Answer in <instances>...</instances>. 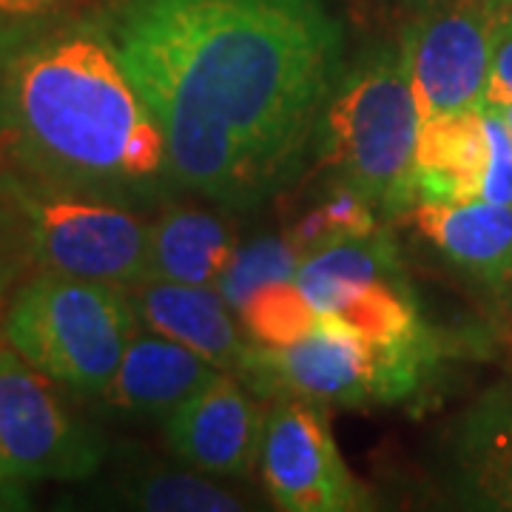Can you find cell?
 Wrapping results in <instances>:
<instances>
[{
  "label": "cell",
  "instance_id": "obj_17",
  "mask_svg": "<svg viewBox=\"0 0 512 512\" xmlns=\"http://www.w3.org/2000/svg\"><path fill=\"white\" fill-rule=\"evenodd\" d=\"M458 467L490 507L512 510V396L473 407L458 436Z\"/></svg>",
  "mask_w": 512,
  "mask_h": 512
},
{
  "label": "cell",
  "instance_id": "obj_14",
  "mask_svg": "<svg viewBox=\"0 0 512 512\" xmlns=\"http://www.w3.org/2000/svg\"><path fill=\"white\" fill-rule=\"evenodd\" d=\"M407 217L453 268L490 288L512 282V205L416 202Z\"/></svg>",
  "mask_w": 512,
  "mask_h": 512
},
{
  "label": "cell",
  "instance_id": "obj_19",
  "mask_svg": "<svg viewBox=\"0 0 512 512\" xmlns=\"http://www.w3.org/2000/svg\"><path fill=\"white\" fill-rule=\"evenodd\" d=\"M379 228V214L362 194H356L348 185L330 183L325 200L313 205L285 237L302 251V256H308L342 239L367 237Z\"/></svg>",
  "mask_w": 512,
  "mask_h": 512
},
{
  "label": "cell",
  "instance_id": "obj_23",
  "mask_svg": "<svg viewBox=\"0 0 512 512\" xmlns=\"http://www.w3.org/2000/svg\"><path fill=\"white\" fill-rule=\"evenodd\" d=\"M57 0H0V15L3 18H29L37 12H46Z\"/></svg>",
  "mask_w": 512,
  "mask_h": 512
},
{
  "label": "cell",
  "instance_id": "obj_11",
  "mask_svg": "<svg viewBox=\"0 0 512 512\" xmlns=\"http://www.w3.org/2000/svg\"><path fill=\"white\" fill-rule=\"evenodd\" d=\"M268 416L234 373H220L168 419L163 433L177 461L217 478H245L262 461Z\"/></svg>",
  "mask_w": 512,
  "mask_h": 512
},
{
  "label": "cell",
  "instance_id": "obj_27",
  "mask_svg": "<svg viewBox=\"0 0 512 512\" xmlns=\"http://www.w3.org/2000/svg\"><path fill=\"white\" fill-rule=\"evenodd\" d=\"M3 313L6 311H0V353L9 348V342H6V333H3Z\"/></svg>",
  "mask_w": 512,
  "mask_h": 512
},
{
  "label": "cell",
  "instance_id": "obj_16",
  "mask_svg": "<svg viewBox=\"0 0 512 512\" xmlns=\"http://www.w3.org/2000/svg\"><path fill=\"white\" fill-rule=\"evenodd\" d=\"M114 498L131 510L148 512H239L248 510V498L220 484L217 476L194 467L137 464L111 484Z\"/></svg>",
  "mask_w": 512,
  "mask_h": 512
},
{
  "label": "cell",
  "instance_id": "obj_21",
  "mask_svg": "<svg viewBox=\"0 0 512 512\" xmlns=\"http://www.w3.org/2000/svg\"><path fill=\"white\" fill-rule=\"evenodd\" d=\"M26 268H32L26 225L20 220V211L12 197L0 185V311H6L9 288L18 282V276Z\"/></svg>",
  "mask_w": 512,
  "mask_h": 512
},
{
  "label": "cell",
  "instance_id": "obj_15",
  "mask_svg": "<svg viewBox=\"0 0 512 512\" xmlns=\"http://www.w3.org/2000/svg\"><path fill=\"white\" fill-rule=\"evenodd\" d=\"M237 248V237L220 214L168 205L151 222L148 279L217 288Z\"/></svg>",
  "mask_w": 512,
  "mask_h": 512
},
{
  "label": "cell",
  "instance_id": "obj_8",
  "mask_svg": "<svg viewBox=\"0 0 512 512\" xmlns=\"http://www.w3.org/2000/svg\"><path fill=\"white\" fill-rule=\"evenodd\" d=\"M507 12L498 0H439L402 20L399 46L421 120L484 103Z\"/></svg>",
  "mask_w": 512,
  "mask_h": 512
},
{
  "label": "cell",
  "instance_id": "obj_22",
  "mask_svg": "<svg viewBox=\"0 0 512 512\" xmlns=\"http://www.w3.org/2000/svg\"><path fill=\"white\" fill-rule=\"evenodd\" d=\"M507 103H512V6L495 37L493 66L484 92V106L490 109H501Z\"/></svg>",
  "mask_w": 512,
  "mask_h": 512
},
{
  "label": "cell",
  "instance_id": "obj_4",
  "mask_svg": "<svg viewBox=\"0 0 512 512\" xmlns=\"http://www.w3.org/2000/svg\"><path fill=\"white\" fill-rule=\"evenodd\" d=\"M140 316L126 285L37 274L3 313L9 348L80 396H103Z\"/></svg>",
  "mask_w": 512,
  "mask_h": 512
},
{
  "label": "cell",
  "instance_id": "obj_5",
  "mask_svg": "<svg viewBox=\"0 0 512 512\" xmlns=\"http://www.w3.org/2000/svg\"><path fill=\"white\" fill-rule=\"evenodd\" d=\"M0 185L26 225L37 274L126 288L148 279L151 220L128 208V202L20 177H3Z\"/></svg>",
  "mask_w": 512,
  "mask_h": 512
},
{
  "label": "cell",
  "instance_id": "obj_1",
  "mask_svg": "<svg viewBox=\"0 0 512 512\" xmlns=\"http://www.w3.org/2000/svg\"><path fill=\"white\" fill-rule=\"evenodd\" d=\"M106 32L174 188L251 211L299 183L348 63L325 0H120Z\"/></svg>",
  "mask_w": 512,
  "mask_h": 512
},
{
  "label": "cell",
  "instance_id": "obj_10",
  "mask_svg": "<svg viewBox=\"0 0 512 512\" xmlns=\"http://www.w3.org/2000/svg\"><path fill=\"white\" fill-rule=\"evenodd\" d=\"M512 205V131L484 103L421 120L416 202Z\"/></svg>",
  "mask_w": 512,
  "mask_h": 512
},
{
  "label": "cell",
  "instance_id": "obj_9",
  "mask_svg": "<svg viewBox=\"0 0 512 512\" xmlns=\"http://www.w3.org/2000/svg\"><path fill=\"white\" fill-rule=\"evenodd\" d=\"M262 481L279 510L353 512L370 507L367 490L348 470L319 404L285 399L268 413Z\"/></svg>",
  "mask_w": 512,
  "mask_h": 512
},
{
  "label": "cell",
  "instance_id": "obj_26",
  "mask_svg": "<svg viewBox=\"0 0 512 512\" xmlns=\"http://www.w3.org/2000/svg\"><path fill=\"white\" fill-rule=\"evenodd\" d=\"M0 507H18V501L6 493V490H0Z\"/></svg>",
  "mask_w": 512,
  "mask_h": 512
},
{
  "label": "cell",
  "instance_id": "obj_2",
  "mask_svg": "<svg viewBox=\"0 0 512 512\" xmlns=\"http://www.w3.org/2000/svg\"><path fill=\"white\" fill-rule=\"evenodd\" d=\"M3 111L37 183L120 202L171 188L168 148L106 29L49 37L9 63Z\"/></svg>",
  "mask_w": 512,
  "mask_h": 512
},
{
  "label": "cell",
  "instance_id": "obj_6",
  "mask_svg": "<svg viewBox=\"0 0 512 512\" xmlns=\"http://www.w3.org/2000/svg\"><path fill=\"white\" fill-rule=\"evenodd\" d=\"M254 396L313 404L399 402L424 376L419 348H376L339 319L319 313V325L285 348L248 345L234 373Z\"/></svg>",
  "mask_w": 512,
  "mask_h": 512
},
{
  "label": "cell",
  "instance_id": "obj_18",
  "mask_svg": "<svg viewBox=\"0 0 512 512\" xmlns=\"http://www.w3.org/2000/svg\"><path fill=\"white\" fill-rule=\"evenodd\" d=\"M237 319L251 345L285 348L316 330L319 311L299 291L296 279H279L256 288L239 305Z\"/></svg>",
  "mask_w": 512,
  "mask_h": 512
},
{
  "label": "cell",
  "instance_id": "obj_28",
  "mask_svg": "<svg viewBox=\"0 0 512 512\" xmlns=\"http://www.w3.org/2000/svg\"><path fill=\"white\" fill-rule=\"evenodd\" d=\"M498 3H504V6H512V0H498Z\"/></svg>",
  "mask_w": 512,
  "mask_h": 512
},
{
  "label": "cell",
  "instance_id": "obj_20",
  "mask_svg": "<svg viewBox=\"0 0 512 512\" xmlns=\"http://www.w3.org/2000/svg\"><path fill=\"white\" fill-rule=\"evenodd\" d=\"M302 259V251L288 237H259L234 251L217 282V291L231 305V311H239V305L256 288L279 279H293Z\"/></svg>",
  "mask_w": 512,
  "mask_h": 512
},
{
  "label": "cell",
  "instance_id": "obj_24",
  "mask_svg": "<svg viewBox=\"0 0 512 512\" xmlns=\"http://www.w3.org/2000/svg\"><path fill=\"white\" fill-rule=\"evenodd\" d=\"M382 3L390 15L407 20L410 15H416V12L427 9V6H433V3H439V0H382Z\"/></svg>",
  "mask_w": 512,
  "mask_h": 512
},
{
  "label": "cell",
  "instance_id": "obj_7",
  "mask_svg": "<svg viewBox=\"0 0 512 512\" xmlns=\"http://www.w3.org/2000/svg\"><path fill=\"white\" fill-rule=\"evenodd\" d=\"M106 441L60 402L55 379L18 350L0 353V490L18 507L26 484L83 481L100 473Z\"/></svg>",
  "mask_w": 512,
  "mask_h": 512
},
{
  "label": "cell",
  "instance_id": "obj_3",
  "mask_svg": "<svg viewBox=\"0 0 512 512\" xmlns=\"http://www.w3.org/2000/svg\"><path fill=\"white\" fill-rule=\"evenodd\" d=\"M419 128L399 37L373 40L345 63L319 120L313 160L390 220L416 205Z\"/></svg>",
  "mask_w": 512,
  "mask_h": 512
},
{
  "label": "cell",
  "instance_id": "obj_25",
  "mask_svg": "<svg viewBox=\"0 0 512 512\" xmlns=\"http://www.w3.org/2000/svg\"><path fill=\"white\" fill-rule=\"evenodd\" d=\"M487 109H490V106H487ZM493 111L501 117V120H504V123H507V128L512 131V103H507V106H501V109H493Z\"/></svg>",
  "mask_w": 512,
  "mask_h": 512
},
{
  "label": "cell",
  "instance_id": "obj_13",
  "mask_svg": "<svg viewBox=\"0 0 512 512\" xmlns=\"http://www.w3.org/2000/svg\"><path fill=\"white\" fill-rule=\"evenodd\" d=\"M220 367L197 350L160 333H134L103 399L131 419H168L177 407L211 384Z\"/></svg>",
  "mask_w": 512,
  "mask_h": 512
},
{
  "label": "cell",
  "instance_id": "obj_12",
  "mask_svg": "<svg viewBox=\"0 0 512 512\" xmlns=\"http://www.w3.org/2000/svg\"><path fill=\"white\" fill-rule=\"evenodd\" d=\"M128 293L143 328L197 350L225 373H237L251 342L214 285L143 279L128 285Z\"/></svg>",
  "mask_w": 512,
  "mask_h": 512
}]
</instances>
